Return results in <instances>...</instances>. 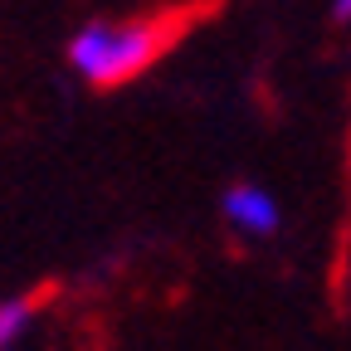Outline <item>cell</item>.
Instances as JSON below:
<instances>
[{
    "mask_svg": "<svg viewBox=\"0 0 351 351\" xmlns=\"http://www.w3.org/2000/svg\"><path fill=\"white\" fill-rule=\"evenodd\" d=\"M176 39V20H93L73 29L69 39V64L93 83V88H117L132 83L142 69H152Z\"/></svg>",
    "mask_w": 351,
    "mask_h": 351,
    "instance_id": "6da1fadb",
    "label": "cell"
},
{
    "mask_svg": "<svg viewBox=\"0 0 351 351\" xmlns=\"http://www.w3.org/2000/svg\"><path fill=\"white\" fill-rule=\"evenodd\" d=\"M332 20L337 25H351V0H332Z\"/></svg>",
    "mask_w": 351,
    "mask_h": 351,
    "instance_id": "277c9868",
    "label": "cell"
},
{
    "mask_svg": "<svg viewBox=\"0 0 351 351\" xmlns=\"http://www.w3.org/2000/svg\"><path fill=\"white\" fill-rule=\"evenodd\" d=\"M219 210H225V219L234 230H244V234H274L283 225L278 200L263 186H254V181H234L225 195H219Z\"/></svg>",
    "mask_w": 351,
    "mask_h": 351,
    "instance_id": "7a4b0ae2",
    "label": "cell"
},
{
    "mask_svg": "<svg viewBox=\"0 0 351 351\" xmlns=\"http://www.w3.org/2000/svg\"><path fill=\"white\" fill-rule=\"evenodd\" d=\"M34 322V298H0V351H10Z\"/></svg>",
    "mask_w": 351,
    "mask_h": 351,
    "instance_id": "3957f363",
    "label": "cell"
}]
</instances>
